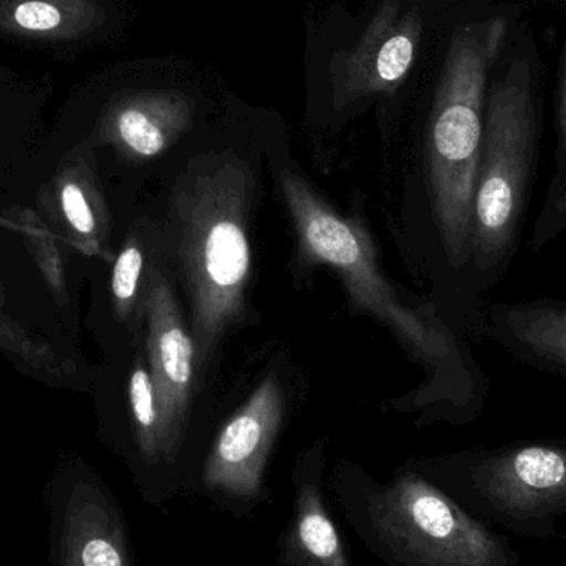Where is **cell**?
<instances>
[{
    "mask_svg": "<svg viewBox=\"0 0 566 566\" xmlns=\"http://www.w3.org/2000/svg\"><path fill=\"white\" fill-rule=\"evenodd\" d=\"M507 30L504 17L455 29L432 103L426 151L429 195L446 258L454 269L471 262L489 73L504 49Z\"/></svg>",
    "mask_w": 566,
    "mask_h": 566,
    "instance_id": "cell-3",
    "label": "cell"
},
{
    "mask_svg": "<svg viewBox=\"0 0 566 566\" xmlns=\"http://www.w3.org/2000/svg\"><path fill=\"white\" fill-rule=\"evenodd\" d=\"M129 409H132L133 434L139 458L146 464L161 461L159 449V416L151 375L142 358L136 359L128 382Z\"/></svg>",
    "mask_w": 566,
    "mask_h": 566,
    "instance_id": "cell-18",
    "label": "cell"
},
{
    "mask_svg": "<svg viewBox=\"0 0 566 566\" xmlns=\"http://www.w3.org/2000/svg\"><path fill=\"white\" fill-rule=\"evenodd\" d=\"M13 228L17 229L30 255L35 261L43 281L59 305H69V283H66L65 264L62 252L56 244L52 229L36 216L32 209H20L13 214Z\"/></svg>",
    "mask_w": 566,
    "mask_h": 566,
    "instance_id": "cell-17",
    "label": "cell"
},
{
    "mask_svg": "<svg viewBox=\"0 0 566 566\" xmlns=\"http://www.w3.org/2000/svg\"><path fill=\"white\" fill-rule=\"evenodd\" d=\"M49 566H132L128 531L102 479L69 468L50 479Z\"/></svg>",
    "mask_w": 566,
    "mask_h": 566,
    "instance_id": "cell-7",
    "label": "cell"
},
{
    "mask_svg": "<svg viewBox=\"0 0 566 566\" xmlns=\"http://www.w3.org/2000/svg\"><path fill=\"white\" fill-rule=\"evenodd\" d=\"M422 36L418 10L402 12L399 0H385L361 39L329 65L336 108L375 95H395L408 78Z\"/></svg>",
    "mask_w": 566,
    "mask_h": 566,
    "instance_id": "cell-9",
    "label": "cell"
},
{
    "mask_svg": "<svg viewBox=\"0 0 566 566\" xmlns=\"http://www.w3.org/2000/svg\"><path fill=\"white\" fill-rule=\"evenodd\" d=\"M566 232V43L557 92V149L547 195L532 228V252L544 251Z\"/></svg>",
    "mask_w": 566,
    "mask_h": 566,
    "instance_id": "cell-16",
    "label": "cell"
},
{
    "mask_svg": "<svg viewBox=\"0 0 566 566\" xmlns=\"http://www.w3.org/2000/svg\"><path fill=\"white\" fill-rule=\"evenodd\" d=\"M485 325L515 361L566 379V300L495 302Z\"/></svg>",
    "mask_w": 566,
    "mask_h": 566,
    "instance_id": "cell-13",
    "label": "cell"
},
{
    "mask_svg": "<svg viewBox=\"0 0 566 566\" xmlns=\"http://www.w3.org/2000/svg\"><path fill=\"white\" fill-rule=\"evenodd\" d=\"M145 254L138 238H129L116 255L112 272V295L115 303L116 315L128 318L138 296L139 282H142Z\"/></svg>",
    "mask_w": 566,
    "mask_h": 566,
    "instance_id": "cell-19",
    "label": "cell"
},
{
    "mask_svg": "<svg viewBox=\"0 0 566 566\" xmlns=\"http://www.w3.org/2000/svg\"><path fill=\"white\" fill-rule=\"evenodd\" d=\"M113 19L108 0H0V39L65 59L103 39Z\"/></svg>",
    "mask_w": 566,
    "mask_h": 566,
    "instance_id": "cell-12",
    "label": "cell"
},
{
    "mask_svg": "<svg viewBox=\"0 0 566 566\" xmlns=\"http://www.w3.org/2000/svg\"><path fill=\"white\" fill-rule=\"evenodd\" d=\"M281 185L302 258L308 264L332 269L353 305L401 338L431 371L429 386L434 395L472 412L481 411L488 398V378L436 306H409L382 277L375 245L365 229L339 216L300 176L282 172Z\"/></svg>",
    "mask_w": 566,
    "mask_h": 566,
    "instance_id": "cell-1",
    "label": "cell"
},
{
    "mask_svg": "<svg viewBox=\"0 0 566 566\" xmlns=\"http://www.w3.org/2000/svg\"><path fill=\"white\" fill-rule=\"evenodd\" d=\"M149 375L159 416L161 459L171 462L181 448L195 385L196 346L171 285L153 272L145 293Z\"/></svg>",
    "mask_w": 566,
    "mask_h": 566,
    "instance_id": "cell-8",
    "label": "cell"
},
{
    "mask_svg": "<svg viewBox=\"0 0 566 566\" xmlns=\"http://www.w3.org/2000/svg\"><path fill=\"white\" fill-rule=\"evenodd\" d=\"M282 418L281 385L275 376H268L219 432L202 472L205 484L229 497L254 501Z\"/></svg>",
    "mask_w": 566,
    "mask_h": 566,
    "instance_id": "cell-10",
    "label": "cell"
},
{
    "mask_svg": "<svg viewBox=\"0 0 566 566\" xmlns=\"http://www.w3.org/2000/svg\"><path fill=\"white\" fill-rule=\"evenodd\" d=\"M62 238L86 258L112 259V219L98 179L83 153L70 156L42 196Z\"/></svg>",
    "mask_w": 566,
    "mask_h": 566,
    "instance_id": "cell-14",
    "label": "cell"
},
{
    "mask_svg": "<svg viewBox=\"0 0 566 566\" xmlns=\"http://www.w3.org/2000/svg\"><path fill=\"white\" fill-rule=\"evenodd\" d=\"M22 82L17 78L13 70L0 63V105H2L6 99L15 96L17 93H22Z\"/></svg>",
    "mask_w": 566,
    "mask_h": 566,
    "instance_id": "cell-20",
    "label": "cell"
},
{
    "mask_svg": "<svg viewBox=\"0 0 566 566\" xmlns=\"http://www.w3.org/2000/svg\"><path fill=\"white\" fill-rule=\"evenodd\" d=\"M290 545L303 566H352L316 479H298Z\"/></svg>",
    "mask_w": 566,
    "mask_h": 566,
    "instance_id": "cell-15",
    "label": "cell"
},
{
    "mask_svg": "<svg viewBox=\"0 0 566 566\" xmlns=\"http://www.w3.org/2000/svg\"><path fill=\"white\" fill-rule=\"evenodd\" d=\"M376 541L399 566H522L494 525L465 511L439 485L402 474L369 495Z\"/></svg>",
    "mask_w": 566,
    "mask_h": 566,
    "instance_id": "cell-6",
    "label": "cell"
},
{
    "mask_svg": "<svg viewBox=\"0 0 566 566\" xmlns=\"http://www.w3.org/2000/svg\"><path fill=\"white\" fill-rule=\"evenodd\" d=\"M541 115L531 66L517 60L492 85L472 208L471 262L485 286L511 265L537 168Z\"/></svg>",
    "mask_w": 566,
    "mask_h": 566,
    "instance_id": "cell-4",
    "label": "cell"
},
{
    "mask_svg": "<svg viewBox=\"0 0 566 566\" xmlns=\"http://www.w3.org/2000/svg\"><path fill=\"white\" fill-rule=\"evenodd\" d=\"M195 113V99L176 90H123L103 106L93 139L126 161H149L191 128Z\"/></svg>",
    "mask_w": 566,
    "mask_h": 566,
    "instance_id": "cell-11",
    "label": "cell"
},
{
    "mask_svg": "<svg viewBox=\"0 0 566 566\" xmlns=\"http://www.w3.org/2000/svg\"><path fill=\"white\" fill-rule=\"evenodd\" d=\"M442 491L494 527L525 541H552L566 517V441L515 442L462 454Z\"/></svg>",
    "mask_w": 566,
    "mask_h": 566,
    "instance_id": "cell-5",
    "label": "cell"
},
{
    "mask_svg": "<svg viewBox=\"0 0 566 566\" xmlns=\"http://www.w3.org/2000/svg\"><path fill=\"white\" fill-rule=\"evenodd\" d=\"M254 176L234 153L196 159L176 181L169 218L191 303L196 365L241 319L252 272L249 211Z\"/></svg>",
    "mask_w": 566,
    "mask_h": 566,
    "instance_id": "cell-2",
    "label": "cell"
}]
</instances>
